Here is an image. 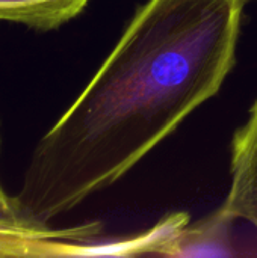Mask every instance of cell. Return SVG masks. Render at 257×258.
<instances>
[{
    "label": "cell",
    "instance_id": "obj_1",
    "mask_svg": "<svg viewBox=\"0 0 257 258\" xmlns=\"http://www.w3.org/2000/svg\"><path fill=\"white\" fill-rule=\"evenodd\" d=\"M247 0H148L36 144L15 201L35 228L112 186L212 98Z\"/></svg>",
    "mask_w": 257,
    "mask_h": 258
},
{
    "label": "cell",
    "instance_id": "obj_2",
    "mask_svg": "<svg viewBox=\"0 0 257 258\" xmlns=\"http://www.w3.org/2000/svg\"><path fill=\"white\" fill-rule=\"evenodd\" d=\"M217 216L223 222L244 219L257 230V101L247 124L235 135L232 184Z\"/></svg>",
    "mask_w": 257,
    "mask_h": 258
},
{
    "label": "cell",
    "instance_id": "obj_3",
    "mask_svg": "<svg viewBox=\"0 0 257 258\" xmlns=\"http://www.w3.org/2000/svg\"><path fill=\"white\" fill-rule=\"evenodd\" d=\"M94 225L74 228L15 230L0 227V258L70 257L71 242L94 234Z\"/></svg>",
    "mask_w": 257,
    "mask_h": 258
},
{
    "label": "cell",
    "instance_id": "obj_4",
    "mask_svg": "<svg viewBox=\"0 0 257 258\" xmlns=\"http://www.w3.org/2000/svg\"><path fill=\"white\" fill-rule=\"evenodd\" d=\"M89 0H0V21L53 30L77 17Z\"/></svg>",
    "mask_w": 257,
    "mask_h": 258
},
{
    "label": "cell",
    "instance_id": "obj_5",
    "mask_svg": "<svg viewBox=\"0 0 257 258\" xmlns=\"http://www.w3.org/2000/svg\"><path fill=\"white\" fill-rule=\"evenodd\" d=\"M0 227L3 228H15V230H47V228H35L29 225L24 219L15 197H9L0 186Z\"/></svg>",
    "mask_w": 257,
    "mask_h": 258
},
{
    "label": "cell",
    "instance_id": "obj_6",
    "mask_svg": "<svg viewBox=\"0 0 257 258\" xmlns=\"http://www.w3.org/2000/svg\"><path fill=\"white\" fill-rule=\"evenodd\" d=\"M0 148H2V136H0Z\"/></svg>",
    "mask_w": 257,
    "mask_h": 258
}]
</instances>
